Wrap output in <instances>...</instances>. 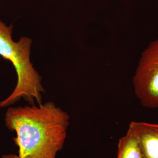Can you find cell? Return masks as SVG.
Here are the masks:
<instances>
[{
  "label": "cell",
  "instance_id": "3",
  "mask_svg": "<svg viewBox=\"0 0 158 158\" xmlns=\"http://www.w3.org/2000/svg\"><path fill=\"white\" fill-rule=\"evenodd\" d=\"M132 84L136 97L143 107L158 108V38L151 42L142 52Z\"/></svg>",
  "mask_w": 158,
  "mask_h": 158
},
{
  "label": "cell",
  "instance_id": "5",
  "mask_svg": "<svg viewBox=\"0 0 158 158\" xmlns=\"http://www.w3.org/2000/svg\"><path fill=\"white\" fill-rule=\"evenodd\" d=\"M117 158H144L139 140L130 128L119 139Z\"/></svg>",
  "mask_w": 158,
  "mask_h": 158
},
{
  "label": "cell",
  "instance_id": "6",
  "mask_svg": "<svg viewBox=\"0 0 158 158\" xmlns=\"http://www.w3.org/2000/svg\"><path fill=\"white\" fill-rule=\"evenodd\" d=\"M2 158H20L18 156L14 154H9V155H4L2 156Z\"/></svg>",
  "mask_w": 158,
  "mask_h": 158
},
{
  "label": "cell",
  "instance_id": "2",
  "mask_svg": "<svg viewBox=\"0 0 158 158\" xmlns=\"http://www.w3.org/2000/svg\"><path fill=\"white\" fill-rule=\"evenodd\" d=\"M13 25H6L0 19V56L10 60L17 74V85L11 94L0 102V108L6 107L23 98L31 105L35 101L41 104V93L45 90L42 77L30 61L32 40L23 36L18 42L12 39Z\"/></svg>",
  "mask_w": 158,
  "mask_h": 158
},
{
  "label": "cell",
  "instance_id": "1",
  "mask_svg": "<svg viewBox=\"0 0 158 158\" xmlns=\"http://www.w3.org/2000/svg\"><path fill=\"white\" fill-rule=\"evenodd\" d=\"M70 117L53 102L32 106L10 107L6 127L15 131L14 138L20 158H56L63 147Z\"/></svg>",
  "mask_w": 158,
  "mask_h": 158
},
{
  "label": "cell",
  "instance_id": "4",
  "mask_svg": "<svg viewBox=\"0 0 158 158\" xmlns=\"http://www.w3.org/2000/svg\"><path fill=\"white\" fill-rule=\"evenodd\" d=\"M128 128L137 136L144 158H158V124L131 121Z\"/></svg>",
  "mask_w": 158,
  "mask_h": 158
}]
</instances>
